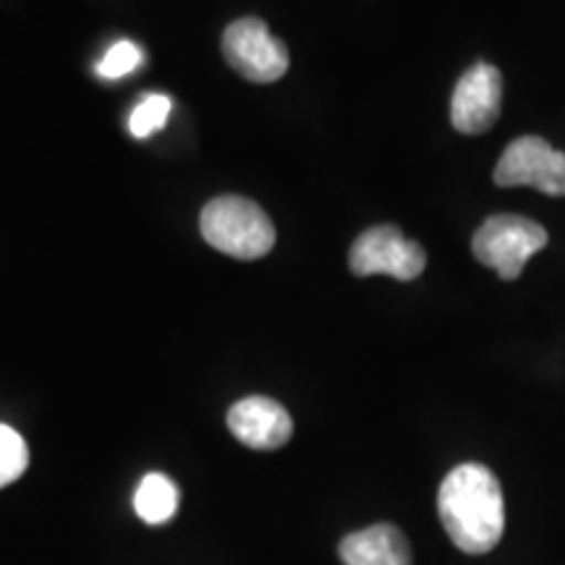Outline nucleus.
Here are the masks:
<instances>
[{
	"instance_id": "obj_5",
	"label": "nucleus",
	"mask_w": 565,
	"mask_h": 565,
	"mask_svg": "<svg viewBox=\"0 0 565 565\" xmlns=\"http://www.w3.org/2000/svg\"><path fill=\"white\" fill-rule=\"evenodd\" d=\"M427 265L419 242L406 238L395 225H374L351 246L349 267L353 275H391L398 280H416Z\"/></svg>"
},
{
	"instance_id": "obj_10",
	"label": "nucleus",
	"mask_w": 565,
	"mask_h": 565,
	"mask_svg": "<svg viewBox=\"0 0 565 565\" xmlns=\"http://www.w3.org/2000/svg\"><path fill=\"white\" fill-rule=\"evenodd\" d=\"M134 511L145 524H166L179 511V487L166 475H147L134 492Z\"/></svg>"
},
{
	"instance_id": "obj_1",
	"label": "nucleus",
	"mask_w": 565,
	"mask_h": 565,
	"mask_svg": "<svg viewBox=\"0 0 565 565\" xmlns=\"http://www.w3.org/2000/svg\"><path fill=\"white\" fill-rule=\"evenodd\" d=\"M437 513L458 550L484 555L503 540L505 500L500 482L482 463H461L437 490Z\"/></svg>"
},
{
	"instance_id": "obj_13",
	"label": "nucleus",
	"mask_w": 565,
	"mask_h": 565,
	"mask_svg": "<svg viewBox=\"0 0 565 565\" xmlns=\"http://www.w3.org/2000/svg\"><path fill=\"white\" fill-rule=\"evenodd\" d=\"M141 63H145V53L137 42L121 40L105 53V58L97 63V74L105 76V79H121V76H129L137 71Z\"/></svg>"
},
{
	"instance_id": "obj_8",
	"label": "nucleus",
	"mask_w": 565,
	"mask_h": 565,
	"mask_svg": "<svg viewBox=\"0 0 565 565\" xmlns=\"http://www.w3.org/2000/svg\"><path fill=\"white\" fill-rule=\"evenodd\" d=\"M225 422L233 437L254 450H278L294 435L291 414L267 395H249L233 404Z\"/></svg>"
},
{
	"instance_id": "obj_12",
	"label": "nucleus",
	"mask_w": 565,
	"mask_h": 565,
	"mask_svg": "<svg viewBox=\"0 0 565 565\" xmlns=\"http://www.w3.org/2000/svg\"><path fill=\"white\" fill-rule=\"evenodd\" d=\"M171 116V97L168 95H147L137 108H134L129 118V131L131 137L147 139L152 134H158L162 126L168 124Z\"/></svg>"
},
{
	"instance_id": "obj_3",
	"label": "nucleus",
	"mask_w": 565,
	"mask_h": 565,
	"mask_svg": "<svg viewBox=\"0 0 565 565\" xmlns=\"http://www.w3.org/2000/svg\"><path fill=\"white\" fill-rule=\"evenodd\" d=\"M547 246V231L521 215H492L475 233V257L503 280H515L529 259Z\"/></svg>"
},
{
	"instance_id": "obj_11",
	"label": "nucleus",
	"mask_w": 565,
	"mask_h": 565,
	"mask_svg": "<svg viewBox=\"0 0 565 565\" xmlns=\"http://www.w3.org/2000/svg\"><path fill=\"white\" fill-rule=\"evenodd\" d=\"M26 466H30V450H26L24 437L9 424H0V487L17 482Z\"/></svg>"
},
{
	"instance_id": "obj_6",
	"label": "nucleus",
	"mask_w": 565,
	"mask_h": 565,
	"mask_svg": "<svg viewBox=\"0 0 565 565\" xmlns=\"http://www.w3.org/2000/svg\"><path fill=\"white\" fill-rule=\"evenodd\" d=\"M494 183L503 189L532 186L550 196H565V152L542 137H519L494 166Z\"/></svg>"
},
{
	"instance_id": "obj_4",
	"label": "nucleus",
	"mask_w": 565,
	"mask_h": 565,
	"mask_svg": "<svg viewBox=\"0 0 565 565\" xmlns=\"http://www.w3.org/2000/svg\"><path fill=\"white\" fill-rule=\"evenodd\" d=\"M223 55L228 66L254 84L278 82L288 71L286 45L263 19H238L223 32Z\"/></svg>"
},
{
	"instance_id": "obj_7",
	"label": "nucleus",
	"mask_w": 565,
	"mask_h": 565,
	"mask_svg": "<svg viewBox=\"0 0 565 565\" xmlns=\"http://www.w3.org/2000/svg\"><path fill=\"white\" fill-rule=\"evenodd\" d=\"M503 108V76L492 63H475L458 79L450 100V121L466 137L490 131Z\"/></svg>"
},
{
	"instance_id": "obj_9",
	"label": "nucleus",
	"mask_w": 565,
	"mask_h": 565,
	"mask_svg": "<svg viewBox=\"0 0 565 565\" xmlns=\"http://www.w3.org/2000/svg\"><path fill=\"white\" fill-rule=\"evenodd\" d=\"M338 553L345 565H412V547L393 524H374L343 536Z\"/></svg>"
},
{
	"instance_id": "obj_2",
	"label": "nucleus",
	"mask_w": 565,
	"mask_h": 565,
	"mask_svg": "<svg viewBox=\"0 0 565 565\" xmlns=\"http://www.w3.org/2000/svg\"><path fill=\"white\" fill-rule=\"evenodd\" d=\"M200 231L212 249L244 263L265 257L275 246L273 221L257 202L246 196H215L204 204Z\"/></svg>"
}]
</instances>
